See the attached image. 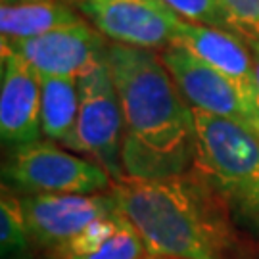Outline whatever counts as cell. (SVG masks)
Segmentation results:
<instances>
[{
  "instance_id": "obj_1",
  "label": "cell",
  "mask_w": 259,
  "mask_h": 259,
  "mask_svg": "<svg viewBox=\"0 0 259 259\" xmlns=\"http://www.w3.org/2000/svg\"><path fill=\"white\" fill-rule=\"evenodd\" d=\"M106 60L123 113L125 179L161 181L194 169V110L159 54L110 42Z\"/></svg>"
},
{
  "instance_id": "obj_2",
  "label": "cell",
  "mask_w": 259,
  "mask_h": 259,
  "mask_svg": "<svg viewBox=\"0 0 259 259\" xmlns=\"http://www.w3.org/2000/svg\"><path fill=\"white\" fill-rule=\"evenodd\" d=\"M117 211L137 229L150 255L167 259H244L229 198L190 169L161 181L123 179L110 188Z\"/></svg>"
},
{
  "instance_id": "obj_3",
  "label": "cell",
  "mask_w": 259,
  "mask_h": 259,
  "mask_svg": "<svg viewBox=\"0 0 259 259\" xmlns=\"http://www.w3.org/2000/svg\"><path fill=\"white\" fill-rule=\"evenodd\" d=\"M194 123V167L246 211L259 188V133L198 110Z\"/></svg>"
},
{
  "instance_id": "obj_4",
  "label": "cell",
  "mask_w": 259,
  "mask_h": 259,
  "mask_svg": "<svg viewBox=\"0 0 259 259\" xmlns=\"http://www.w3.org/2000/svg\"><path fill=\"white\" fill-rule=\"evenodd\" d=\"M4 186L21 194H104L113 179L96 161L37 140L10 150L2 167Z\"/></svg>"
},
{
  "instance_id": "obj_5",
  "label": "cell",
  "mask_w": 259,
  "mask_h": 259,
  "mask_svg": "<svg viewBox=\"0 0 259 259\" xmlns=\"http://www.w3.org/2000/svg\"><path fill=\"white\" fill-rule=\"evenodd\" d=\"M79 84V117L73 135L64 148L84 154L104 167L113 183L125 179L121 148H123V113L119 94L104 56L77 77Z\"/></svg>"
},
{
  "instance_id": "obj_6",
  "label": "cell",
  "mask_w": 259,
  "mask_h": 259,
  "mask_svg": "<svg viewBox=\"0 0 259 259\" xmlns=\"http://www.w3.org/2000/svg\"><path fill=\"white\" fill-rule=\"evenodd\" d=\"M75 8L110 42L140 50L175 47L183 23L163 0H75Z\"/></svg>"
},
{
  "instance_id": "obj_7",
  "label": "cell",
  "mask_w": 259,
  "mask_h": 259,
  "mask_svg": "<svg viewBox=\"0 0 259 259\" xmlns=\"http://www.w3.org/2000/svg\"><path fill=\"white\" fill-rule=\"evenodd\" d=\"M159 60L192 110L232 119L259 133V111L225 75L179 45L159 52Z\"/></svg>"
},
{
  "instance_id": "obj_8",
  "label": "cell",
  "mask_w": 259,
  "mask_h": 259,
  "mask_svg": "<svg viewBox=\"0 0 259 259\" xmlns=\"http://www.w3.org/2000/svg\"><path fill=\"white\" fill-rule=\"evenodd\" d=\"M2 48L25 60L38 75L79 77L106 56L108 42L87 19L81 18L38 37L2 42Z\"/></svg>"
},
{
  "instance_id": "obj_9",
  "label": "cell",
  "mask_w": 259,
  "mask_h": 259,
  "mask_svg": "<svg viewBox=\"0 0 259 259\" xmlns=\"http://www.w3.org/2000/svg\"><path fill=\"white\" fill-rule=\"evenodd\" d=\"M31 242L54 251L91 223L117 211L110 192L104 194L21 196Z\"/></svg>"
},
{
  "instance_id": "obj_10",
  "label": "cell",
  "mask_w": 259,
  "mask_h": 259,
  "mask_svg": "<svg viewBox=\"0 0 259 259\" xmlns=\"http://www.w3.org/2000/svg\"><path fill=\"white\" fill-rule=\"evenodd\" d=\"M40 75L12 50L2 48L0 62V137L19 148L40 140Z\"/></svg>"
},
{
  "instance_id": "obj_11",
  "label": "cell",
  "mask_w": 259,
  "mask_h": 259,
  "mask_svg": "<svg viewBox=\"0 0 259 259\" xmlns=\"http://www.w3.org/2000/svg\"><path fill=\"white\" fill-rule=\"evenodd\" d=\"M177 45L190 50L196 58L225 75L244 98L259 111L255 102V77H253V60L248 45L240 37L223 29L200 25L183 18ZM175 45V47H177Z\"/></svg>"
},
{
  "instance_id": "obj_12",
  "label": "cell",
  "mask_w": 259,
  "mask_h": 259,
  "mask_svg": "<svg viewBox=\"0 0 259 259\" xmlns=\"http://www.w3.org/2000/svg\"><path fill=\"white\" fill-rule=\"evenodd\" d=\"M81 18L65 0H0L2 42L38 37Z\"/></svg>"
},
{
  "instance_id": "obj_13",
  "label": "cell",
  "mask_w": 259,
  "mask_h": 259,
  "mask_svg": "<svg viewBox=\"0 0 259 259\" xmlns=\"http://www.w3.org/2000/svg\"><path fill=\"white\" fill-rule=\"evenodd\" d=\"M79 117L77 77L40 75V123L42 135L64 146L73 135Z\"/></svg>"
},
{
  "instance_id": "obj_14",
  "label": "cell",
  "mask_w": 259,
  "mask_h": 259,
  "mask_svg": "<svg viewBox=\"0 0 259 259\" xmlns=\"http://www.w3.org/2000/svg\"><path fill=\"white\" fill-rule=\"evenodd\" d=\"M27 221L21 205V196H16L8 186H2L0 198V248L2 257L12 259L23 255L29 250Z\"/></svg>"
},
{
  "instance_id": "obj_15",
  "label": "cell",
  "mask_w": 259,
  "mask_h": 259,
  "mask_svg": "<svg viewBox=\"0 0 259 259\" xmlns=\"http://www.w3.org/2000/svg\"><path fill=\"white\" fill-rule=\"evenodd\" d=\"M150 255L144 240L140 238L137 229L131 225L125 217L121 227L108 242H104L98 250L83 255H65V257H50L54 259H146Z\"/></svg>"
},
{
  "instance_id": "obj_16",
  "label": "cell",
  "mask_w": 259,
  "mask_h": 259,
  "mask_svg": "<svg viewBox=\"0 0 259 259\" xmlns=\"http://www.w3.org/2000/svg\"><path fill=\"white\" fill-rule=\"evenodd\" d=\"M123 215L119 211L106 215L102 219H96L91 223L83 232H79L71 240L64 244L62 248L52 251L54 257H65V255H83V253H91V251L98 250L104 242H108L117 232L121 227Z\"/></svg>"
},
{
  "instance_id": "obj_17",
  "label": "cell",
  "mask_w": 259,
  "mask_h": 259,
  "mask_svg": "<svg viewBox=\"0 0 259 259\" xmlns=\"http://www.w3.org/2000/svg\"><path fill=\"white\" fill-rule=\"evenodd\" d=\"M163 2H167L181 18L188 19V21L207 25V27L223 29V31L236 35L231 19L225 14L219 0H163Z\"/></svg>"
},
{
  "instance_id": "obj_18",
  "label": "cell",
  "mask_w": 259,
  "mask_h": 259,
  "mask_svg": "<svg viewBox=\"0 0 259 259\" xmlns=\"http://www.w3.org/2000/svg\"><path fill=\"white\" fill-rule=\"evenodd\" d=\"M236 37L246 45L259 42V0H219Z\"/></svg>"
},
{
  "instance_id": "obj_19",
  "label": "cell",
  "mask_w": 259,
  "mask_h": 259,
  "mask_svg": "<svg viewBox=\"0 0 259 259\" xmlns=\"http://www.w3.org/2000/svg\"><path fill=\"white\" fill-rule=\"evenodd\" d=\"M248 48L253 60V77H255V102L259 108V42H248Z\"/></svg>"
},
{
  "instance_id": "obj_20",
  "label": "cell",
  "mask_w": 259,
  "mask_h": 259,
  "mask_svg": "<svg viewBox=\"0 0 259 259\" xmlns=\"http://www.w3.org/2000/svg\"><path fill=\"white\" fill-rule=\"evenodd\" d=\"M246 211L250 213V215H253V217L259 221V188H257V192H255V196L251 198V202H250V205H248V209H246Z\"/></svg>"
},
{
  "instance_id": "obj_21",
  "label": "cell",
  "mask_w": 259,
  "mask_h": 259,
  "mask_svg": "<svg viewBox=\"0 0 259 259\" xmlns=\"http://www.w3.org/2000/svg\"><path fill=\"white\" fill-rule=\"evenodd\" d=\"M48 259H54V257H48ZM146 259H167V257H156V255H148Z\"/></svg>"
}]
</instances>
